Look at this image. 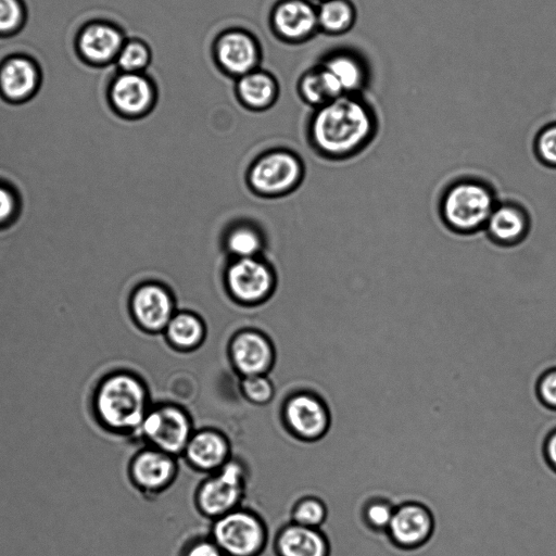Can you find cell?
Here are the masks:
<instances>
[{
    "label": "cell",
    "instance_id": "4",
    "mask_svg": "<svg viewBox=\"0 0 556 556\" xmlns=\"http://www.w3.org/2000/svg\"><path fill=\"white\" fill-rule=\"evenodd\" d=\"M292 148H271L260 154L250 165L247 180L260 197L279 198L293 192L305 175L304 153Z\"/></svg>",
    "mask_w": 556,
    "mask_h": 556
},
{
    "label": "cell",
    "instance_id": "30",
    "mask_svg": "<svg viewBox=\"0 0 556 556\" xmlns=\"http://www.w3.org/2000/svg\"><path fill=\"white\" fill-rule=\"evenodd\" d=\"M26 21L23 0H0V37L13 36Z\"/></svg>",
    "mask_w": 556,
    "mask_h": 556
},
{
    "label": "cell",
    "instance_id": "20",
    "mask_svg": "<svg viewBox=\"0 0 556 556\" xmlns=\"http://www.w3.org/2000/svg\"><path fill=\"white\" fill-rule=\"evenodd\" d=\"M529 229L528 212L516 202L504 201L497 202L483 230L495 244L511 247L520 243Z\"/></svg>",
    "mask_w": 556,
    "mask_h": 556
},
{
    "label": "cell",
    "instance_id": "36",
    "mask_svg": "<svg viewBox=\"0 0 556 556\" xmlns=\"http://www.w3.org/2000/svg\"><path fill=\"white\" fill-rule=\"evenodd\" d=\"M543 456L553 472H556V428L552 429L543 442Z\"/></svg>",
    "mask_w": 556,
    "mask_h": 556
},
{
    "label": "cell",
    "instance_id": "25",
    "mask_svg": "<svg viewBox=\"0 0 556 556\" xmlns=\"http://www.w3.org/2000/svg\"><path fill=\"white\" fill-rule=\"evenodd\" d=\"M296 92L311 110L344 96L338 81L320 64L302 73L296 83Z\"/></svg>",
    "mask_w": 556,
    "mask_h": 556
},
{
    "label": "cell",
    "instance_id": "1",
    "mask_svg": "<svg viewBox=\"0 0 556 556\" xmlns=\"http://www.w3.org/2000/svg\"><path fill=\"white\" fill-rule=\"evenodd\" d=\"M378 130L375 109L362 94H344L311 110L306 134L321 157L344 162L359 154Z\"/></svg>",
    "mask_w": 556,
    "mask_h": 556
},
{
    "label": "cell",
    "instance_id": "21",
    "mask_svg": "<svg viewBox=\"0 0 556 556\" xmlns=\"http://www.w3.org/2000/svg\"><path fill=\"white\" fill-rule=\"evenodd\" d=\"M318 64L333 76L344 94H361L368 85V66L365 60L352 50H334L323 56Z\"/></svg>",
    "mask_w": 556,
    "mask_h": 556
},
{
    "label": "cell",
    "instance_id": "10",
    "mask_svg": "<svg viewBox=\"0 0 556 556\" xmlns=\"http://www.w3.org/2000/svg\"><path fill=\"white\" fill-rule=\"evenodd\" d=\"M245 491V470L237 460H228L198 489L197 503L203 515L217 518L239 505Z\"/></svg>",
    "mask_w": 556,
    "mask_h": 556
},
{
    "label": "cell",
    "instance_id": "29",
    "mask_svg": "<svg viewBox=\"0 0 556 556\" xmlns=\"http://www.w3.org/2000/svg\"><path fill=\"white\" fill-rule=\"evenodd\" d=\"M396 506L389 500L375 497L363 507V519L376 532H387Z\"/></svg>",
    "mask_w": 556,
    "mask_h": 556
},
{
    "label": "cell",
    "instance_id": "2",
    "mask_svg": "<svg viewBox=\"0 0 556 556\" xmlns=\"http://www.w3.org/2000/svg\"><path fill=\"white\" fill-rule=\"evenodd\" d=\"M96 422L113 434L138 433L149 410L148 391L141 379L127 370H112L96 383L90 397Z\"/></svg>",
    "mask_w": 556,
    "mask_h": 556
},
{
    "label": "cell",
    "instance_id": "15",
    "mask_svg": "<svg viewBox=\"0 0 556 556\" xmlns=\"http://www.w3.org/2000/svg\"><path fill=\"white\" fill-rule=\"evenodd\" d=\"M283 418L289 430L299 439L306 441L324 438L331 425L326 403L308 392L293 394L286 401Z\"/></svg>",
    "mask_w": 556,
    "mask_h": 556
},
{
    "label": "cell",
    "instance_id": "31",
    "mask_svg": "<svg viewBox=\"0 0 556 556\" xmlns=\"http://www.w3.org/2000/svg\"><path fill=\"white\" fill-rule=\"evenodd\" d=\"M240 391L244 399L256 405H264L274 396V386L267 375L242 377Z\"/></svg>",
    "mask_w": 556,
    "mask_h": 556
},
{
    "label": "cell",
    "instance_id": "16",
    "mask_svg": "<svg viewBox=\"0 0 556 556\" xmlns=\"http://www.w3.org/2000/svg\"><path fill=\"white\" fill-rule=\"evenodd\" d=\"M434 531V518L430 509L418 502H405L396 506L387 534L396 547L415 551L425 546Z\"/></svg>",
    "mask_w": 556,
    "mask_h": 556
},
{
    "label": "cell",
    "instance_id": "32",
    "mask_svg": "<svg viewBox=\"0 0 556 556\" xmlns=\"http://www.w3.org/2000/svg\"><path fill=\"white\" fill-rule=\"evenodd\" d=\"M533 150L543 165L556 168V122L546 124L538 131Z\"/></svg>",
    "mask_w": 556,
    "mask_h": 556
},
{
    "label": "cell",
    "instance_id": "34",
    "mask_svg": "<svg viewBox=\"0 0 556 556\" xmlns=\"http://www.w3.org/2000/svg\"><path fill=\"white\" fill-rule=\"evenodd\" d=\"M180 556H226L219 546L210 539H198L186 545Z\"/></svg>",
    "mask_w": 556,
    "mask_h": 556
},
{
    "label": "cell",
    "instance_id": "6",
    "mask_svg": "<svg viewBox=\"0 0 556 556\" xmlns=\"http://www.w3.org/2000/svg\"><path fill=\"white\" fill-rule=\"evenodd\" d=\"M211 539L226 556H260L266 546L267 531L256 515L236 508L215 518Z\"/></svg>",
    "mask_w": 556,
    "mask_h": 556
},
{
    "label": "cell",
    "instance_id": "9",
    "mask_svg": "<svg viewBox=\"0 0 556 556\" xmlns=\"http://www.w3.org/2000/svg\"><path fill=\"white\" fill-rule=\"evenodd\" d=\"M192 433L189 416L175 405L149 409L138 431L151 446L172 456L184 453Z\"/></svg>",
    "mask_w": 556,
    "mask_h": 556
},
{
    "label": "cell",
    "instance_id": "14",
    "mask_svg": "<svg viewBox=\"0 0 556 556\" xmlns=\"http://www.w3.org/2000/svg\"><path fill=\"white\" fill-rule=\"evenodd\" d=\"M126 39L118 25L105 20H93L78 30L75 48L84 62L92 66H105L115 63Z\"/></svg>",
    "mask_w": 556,
    "mask_h": 556
},
{
    "label": "cell",
    "instance_id": "37",
    "mask_svg": "<svg viewBox=\"0 0 556 556\" xmlns=\"http://www.w3.org/2000/svg\"><path fill=\"white\" fill-rule=\"evenodd\" d=\"M316 1H318V3H319V2L325 1V0H316Z\"/></svg>",
    "mask_w": 556,
    "mask_h": 556
},
{
    "label": "cell",
    "instance_id": "8",
    "mask_svg": "<svg viewBox=\"0 0 556 556\" xmlns=\"http://www.w3.org/2000/svg\"><path fill=\"white\" fill-rule=\"evenodd\" d=\"M212 58L217 68L237 79L261 67L263 51L256 36L242 27H228L216 35Z\"/></svg>",
    "mask_w": 556,
    "mask_h": 556
},
{
    "label": "cell",
    "instance_id": "27",
    "mask_svg": "<svg viewBox=\"0 0 556 556\" xmlns=\"http://www.w3.org/2000/svg\"><path fill=\"white\" fill-rule=\"evenodd\" d=\"M153 58L150 45L141 38H127L115 64L119 72L146 73Z\"/></svg>",
    "mask_w": 556,
    "mask_h": 556
},
{
    "label": "cell",
    "instance_id": "26",
    "mask_svg": "<svg viewBox=\"0 0 556 556\" xmlns=\"http://www.w3.org/2000/svg\"><path fill=\"white\" fill-rule=\"evenodd\" d=\"M357 11L351 0H325L317 4L319 33L342 36L355 25Z\"/></svg>",
    "mask_w": 556,
    "mask_h": 556
},
{
    "label": "cell",
    "instance_id": "12",
    "mask_svg": "<svg viewBox=\"0 0 556 556\" xmlns=\"http://www.w3.org/2000/svg\"><path fill=\"white\" fill-rule=\"evenodd\" d=\"M268 24L278 40L304 43L319 33L317 4L311 0H278L269 11Z\"/></svg>",
    "mask_w": 556,
    "mask_h": 556
},
{
    "label": "cell",
    "instance_id": "5",
    "mask_svg": "<svg viewBox=\"0 0 556 556\" xmlns=\"http://www.w3.org/2000/svg\"><path fill=\"white\" fill-rule=\"evenodd\" d=\"M224 281L233 301L244 306H255L273 295L277 274L265 256L232 258L226 266Z\"/></svg>",
    "mask_w": 556,
    "mask_h": 556
},
{
    "label": "cell",
    "instance_id": "33",
    "mask_svg": "<svg viewBox=\"0 0 556 556\" xmlns=\"http://www.w3.org/2000/svg\"><path fill=\"white\" fill-rule=\"evenodd\" d=\"M535 392L545 408L556 412V367L547 368L540 375Z\"/></svg>",
    "mask_w": 556,
    "mask_h": 556
},
{
    "label": "cell",
    "instance_id": "3",
    "mask_svg": "<svg viewBox=\"0 0 556 556\" xmlns=\"http://www.w3.org/2000/svg\"><path fill=\"white\" fill-rule=\"evenodd\" d=\"M497 202L489 184L466 177L445 188L440 199L439 212L448 229L460 235H470L484 229Z\"/></svg>",
    "mask_w": 556,
    "mask_h": 556
},
{
    "label": "cell",
    "instance_id": "13",
    "mask_svg": "<svg viewBox=\"0 0 556 556\" xmlns=\"http://www.w3.org/2000/svg\"><path fill=\"white\" fill-rule=\"evenodd\" d=\"M228 356L242 377L267 375L276 358L275 342L263 330L243 328L230 338Z\"/></svg>",
    "mask_w": 556,
    "mask_h": 556
},
{
    "label": "cell",
    "instance_id": "7",
    "mask_svg": "<svg viewBox=\"0 0 556 556\" xmlns=\"http://www.w3.org/2000/svg\"><path fill=\"white\" fill-rule=\"evenodd\" d=\"M113 112L125 121H140L159 104V89L147 73L117 72L106 90Z\"/></svg>",
    "mask_w": 556,
    "mask_h": 556
},
{
    "label": "cell",
    "instance_id": "19",
    "mask_svg": "<svg viewBox=\"0 0 556 556\" xmlns=\"http://www.w3.org/2000/svg\"><path fill=\"white\" fill-rule=\"evenodd\" d=\"M233 92L242 109L253 113H264L277 104L280 86L273 73L258 67L235 79Z\"/></svg>",
    "mask_w": 556,
    "mask_h": 556
},
{
    "label": "cell",
    "instance_id": "11",
    "mask_svg": "<svg viewBox=\"0 0 556 556\" xmlns=\"http://www.w3.org/2000/svg\"><path fill=\"white\" fill-rule=\"evenodd\" d=\"M177 309L173 290L156 280L138 285L129 299L131 318L147 333H162Z\"/></svg>",
    "mask_w": 556,
    "mask_h": 556
},
{
    "label": "cell",
    "instance_id": "17",
    "mask_svg": "<svg viewBox=\"0 0 556 556\" xmlns=\"http://www.w3.org/2000/svg\"><path fill=\"white\" fill-rule=\"evenodd\" d=\"M40 83L41 72L33 58L15 53L0 62V96L5 101H27L36 94Z\"/></svg>",
    "mask_w": 556,
    "mask_h": 556
},
{
    "label": "cell",
    "instance_id": "28",
    "mask_svg": "<svg viewBox=\"0 0 556 556\" xmlns=\"http://www.w3.org/2000/svg\"><path fill=\"white\" fill-rule=\"evenodd\" d=\"M327 515V506L321 498L307 496L293 507L292 520L300 526L319 528L326 521Z\"/></svg>",
    "mask_w": 556,
    "mask_h": 556
},
{
    "label": "cell",
    "instance_id": "23",
    "mask_svg": "<svg viewBox=\"0 0 556 556\" xmlns=\"http://www.w3.org/2000/svg\"><path fill=\"white\" fill-rule=\"evenodd\" d=\"M275 553L277 556H330V544L319 528L292 522L277 534Z\"/></svg>",
    "mask_w": 556,
    "mask_h": 556
},
{
    "label": "cell",
    "instance_id": "22",
    "mask_svg": "<svg viewBox=\"0 0 556 556\" xmlns=\"http://www.w3.org/2000/svg\"><path fill=\"white\" fill-rule=\"evenodd\" d=\"M184 454L197 469L216 471L229 460L230 446L224 434L204 429L192 433Z\"/></svg>",
    "mask_w": 556,
    "mask_h": 556
},
{
    "label": "cell",
    "instance_id": "18",
    "mask_svg": "<svg viewBox=\"0 0 556 556\" xmlns=\"http://www.w3.org/2000/svg\"><path fill=\"white\" fill-rule=\"evenodd\" d=\"M128 475L136 488L143 492H159L167 488L176 476L174 456L153 446L136 453Z\"/></svg>",
    "mask_w": 556,
    "mask_h": 556
},
{
    "label": "cell",
    "instance_id": "35",
    "mask_svg": "<svg viewBox=\"0 0 556 556\" xmlns=\"http://www.w3.org/2000/svg\"><path fill=\"white\" fill-rule=\"evenodd\" d=\"M16 210V199L13 192L0 185V225L8 222Z\"/></svg>",
    "mask_w": 556,
    "mask_h": 556
},
{
    "label": "cell",
    "instance_id": "24",
    "mask_svg": "<svg viewBox=\"0 0 556 556\" xmlns=\"http://www.w3.org/2000/svg\"><path fill=\"white\" fill-rule=\"evenodd\" d=\"M163 334L170 349L178 352H193L205 343L207 327L198 313L177 309Z\"/></svg>",
    "mask_w": 556,
    "mask_h": 556
}]
</instances>
